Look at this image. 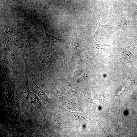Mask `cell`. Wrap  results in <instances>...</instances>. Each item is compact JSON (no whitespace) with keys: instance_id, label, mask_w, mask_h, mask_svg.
Wrapping results in <instances>:
<instances>
[{"instance_id":"1","label":"cell","mask_w":137,"mask_h":137,"mask_svg":"<svg viewBox=\"0 0 137 137\" xmlns=\"http://www.w3.org/2000/svg\"><path fill=\"white\" fill-rule=\"evenodd\" d=\"M97 18L98 22V26L96 31L91 37L92 39H95L103 35L111 27L110 23L105 25H102L100 23L98 18L97 17Z\"/></svg>"},{"instance_id":"2","label":"cell","mask_w":137,"mask_h":137,"mask_svg":"<svg viewBox=\"0 0 137 137\" xmlns=\"http://www.w3.org/2000/svg\"><path fill=\"white\" fill-rule=\"evenodd\" d=\"M91 48L101 55H108L110 50V46L106 44H93L90 45Z\"/></svg>"},{"instance_id":"3","label":"cell","mask_w":137,"mask_h":137,"mask_svg":"<svg viewBox=\"0 0 137 137\" xmlns=\"http://www.w3.org/2000/svg\"><path fill=\"white\" fill-rule=\"evenodd\" d=\"M45 33L47 42L49 44L54 45L60 46L63 45L67 40L66 38L64 39H60L53 36L47 34L46 31H45Z\"/></svg>"},{"instance_id":"4","label":"cell","mask_w":137,"mask_h":137,"mask_svg":"<svg viewBox=\"0 0 137 137\" xmlns=\"http://www.w3.org/2000/svg\"><path fill=\"white\" fill-rule=\"evenodd\" d=\"M130 22V20L128 18L126 17L122 18L119 20L117 25L114 28V31L120 29H126L129 25Z\"/></svg>"},{"instance_id":"5","label":"cell","mask_w":137,"mask_h":137,"mask_svg":"<svg viewBox=\"0 0 137 137\" xmlns=\"http://www.w3.org/2000/svg\"><path fill=\"white\" fill-rule=\"evenodd\" d=\"M65 111L68 115L75 119L82 121H85V117L81 113L69 111L65 109Z\"/></svg>"},{"instance_id":"6","label":"cell","mask_w":137,"mask_h":137,"mask_svg":"<svg viewBox=\"0 0 137 137\" xmlns=\"http://www.w3.org/2000/svg\"><path fill=\"white\" fill-rule=\"evenodd\" d=\"M122 50V55L126 59L130 61L134 60L135 56L133 55L130 51L125 48H123Z\"/></svg>"},{"instance_id":"7","label":"cell","mask_w":137,"mask_h":137,"mask_svg":"<svg viewBox=\"0 0 137 137\" xmlns=\"http://www.w3.org/2000/svg\"><path fill=\"white\" fill-rule=\"evenodd\" d=\"M65 102L68 104L75 108H76L77 107V105L75 103L74 101H73L71 99H66Z\"/></svg>"}]
</instances>
